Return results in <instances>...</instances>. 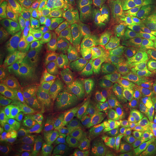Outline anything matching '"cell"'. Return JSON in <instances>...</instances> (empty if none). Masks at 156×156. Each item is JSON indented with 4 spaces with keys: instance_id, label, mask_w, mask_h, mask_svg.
Wrapping results in <instances>:
<instances>
[{
    "instance_id": "3",
    "label": "cell",
    "mask_w": 156,
    "mask_h": 156,
    "mask_svg": "<svg viewBox=\"0 0 156 156\" xmlns=\"http://www.w3.org/2000/svg\"><path fill=\"white\" fill-rule=\"evenodd\" d=\"M18 37L21 51L27 57L51 67L56 66V53L58 44L44 38L39 33L24 11L20 20Z\"/></svg>"
},
{
    "instance_id": "30",
    "label": "cell",
    "mask_w": 156,
    "mask_h": 156,
    "mask_svg": "<svg viewBox=\"0 0 156 156\" xmlns=\"http://www.w3.org/2000/svg\"><path fill=\"white\" fill-rule=\"evenodd\" d=\"M154 67L153 76L147 84L151 91L156 92V54L154 55Z\"/></svg>"
},
{
    "instance_id": "13",
    "label": "cell",
    "mask_w": 156,
    "mask_h": 156,
    "mask_svg": "<svg viewBox=\"0 0 156 156\" xmlns=\"http://www.w3.org/2000/svg\"><path fill=\"white\" fill-rule=\"evenodd\" d=\"M92 79L95 83L103 87L114 86L120 80L118 62L110 56L94 50L89 56Z\"/></svg>"
},
{
    "instance_id": "6",
    "label": "cell",
    "mask_w": 156,
    "mask_h": 156,
    "mask_svg": "<svg viewBox=\"0 0 156 156\" xmlns=\"http://www.w3.org/2000/svg\"><path fill=\"white\" fill-rule=\"evenodd\" d=\"M23 13L20 1H14L1 10L0 17V50L3 59L16 56L21 52L19 44V24Z\"/></svg>"
},
{
    "instance_id": "27",
    "label": "cell",
    "mask_w": 156,
    "mask_h": 156,
    "mask_svg": "<svg viewBox=\"0 0 156 156\" xmlns=\"http://www.w3.org/2000/svg\"><path fill=\"white\" fill-rule=\"evenodd\" d=\"M76 79L83 82L84 83L90 86L93 82L92 79V71L89 57L79 59L76 62Z\"/></svg>"
},
{
    "instance_id": "15",
    "label": "cell",
    "mask_w": 156,
    "mask_h": 156,
    "mask_svg": "<svg viewBox=\"0 0 156 156\" xmlns=\"http://www.w3.org/2000/svg\"><path fill=\"white\" fill-rule=\"evenodd\" d=\"M77 59L68 51L61 43L57 45L56 53V67L60 78L62 89L66 94L69 92L76 80Z\"/></svg>"
},
{
    "instance_id": "5",
    "label": "cell",
    "mask_w": 156,
    "mask_h": 156,
    "mask_svg": "<svg viewBox=\"0 0 156 156\" xmlns=\"http://www.w3.org/2000/svg\"><path fill=\"white\" fill-rule=\"evenodd\" d=\"M26 59L31 76V103L38 108L61 92L60 78L53 67L30 57Z\"/></svg>"
},
{
    "instance_id": "22",
    "label": "cell",
    "mask_w": 156,
    "mask_h": 156,
    "mask_svg": "<svg viewBox=\"0 0 156 156\" xmlns=\"http://www.w3.org/2000/svg\"><path fill=\"white\" fill-rule=\"evenodd\" d=\"M140 144L146 156L156 155V109L150 122L140 132Z\"/></svg>"
},
{
    "instance_id": "23",
    "label": "cell",
    "mask_w": 156,
    "mask_h": 156,
    "mask_svg": "<svg viewBox=\"0 0 156 156\" xmlns=\"http://www.w3.org/2000/svg\"><path fill=\"white\" fill-rule=\"evenodd\" d=\"M113 26L100 30L95 37V50L101 54L115 57L118 56V51L114 44Z\"/></svg>"
},
{
    "instance_id": "14",
    "label": "cell",
    "mask_w": 156,
    "mask_h": 156,
    "mask_svg": "<svg viewBox=\"0 0 156 156\" xmlns=\"http://www.w3.org/2000/svg\"><path fill=\"white\" fill-rule=\"evenodd\" d=\"M128 135L120 128L117 121L104 123L89 132L90 148H101L125 143Z\"/></svg>"
},
{
    "instance_id": "16",
    "label": "cell",
    "mask_w": 156,
    "mask_h": 156,
    "mask_svg": "<svg viewBox=\"0 0 156 156\" xmlns=\"http://www.w3.org/2000/svg\"><path fill=\"white\" fill-rule=\"evenodd\" d=\"M116 117L111 116L104 112L94 101L87 98L83 108L79 113L77 121L83 132L87 134L89 130L110 122L117 121Z\"/></svg>"
},
{
    "instance_id": "31",
    "label": "cell",
    "mask_w": 156,
    "mask_h": 156,
    "mask_svg": "<svg viewBox=\"0 0 156 156\" xmlns=\"http://www.w3.org/2000/svg\"><path fill=\"white\" fill-rule=\"evenodd\" d=\"M144 51L147 52V53H150L154 55L156 54V28L154 29V35H153V38L151 41V44L149 46H147L146 49H144Z\"/></svg>"
},
{
    "instance_id": "33",
    "label": "cell",
    "mask_w": 156,
    "mask_h": 156,
    "mask_svg": "<svg viewBox=\"0 0 156 156\" xmlns=\"http://www.w3.org/2000/svg\"><path fill=\"white\" fill-rule=\"evenodd\" d=\"M42 156H72V155H66V154H59L56 151H51V152H49L47 154H45L44 155Z\"/></svg>"
},
{
    "instance_id": "25",
    "label": "cell",
    "mask_w": 156,
    "mask_h": 156,
    "mask_svg": "<svg viewBox=\"0 0 156 156\" xmlns=\"http://www.w3.org/2000/svg\"><path fill=\"white\" fill-rule=\"evenodd\" d=\"M154 55L144 50L140 51V56L134 75L140 80L148 83L154 73Z\"/></svg>"
},
{
    "instance_id": "18",
    "label": "cell",
    "mask_w": 156,
    "mask_h": 156,
    "mask_svg": "<svg viewBox=\"0 0 156 156\" xmlns=\"http://www.w3.org/2000/svg\"><path fill=\"white\" fill-rule=\"evenodd\" d=\"M125 33L128 47L138 50H144L151 44L154 28L146 26L133 19L125 29Z\"/></svg>"
},
{
    "instance_id": "21",
    "label": "cell",
    "mask_w": 156,
    "mask_h": 156,
    "mask_svg": "<svg viewBox=\"0 0 156 156\" xmlns=\"http://www.w3.org/2000/svg\"><path fill=\"white\" fill-rule=\"evenodd\" d=\"M142 0H126L123 4L115 23L113 24L114 31H124L130 21L139 13L141 8Z\"/></svg>"
},
{
    "instance_id": "20",
    "label": "cell",
    "mask_w": 156,
    "mask_h": 156,
    "mask_svg": "<svg viewBox=\"0 0 156 156\" xmlns=\"http://www.w3.org/2000/svg\"><path fill=\"white\" fill-rule=\"evenodd\" d=\"M113 87L123 93L130 101L147 93H149L148 90H150L145 82L140 80L136 76L122 78Z\"/></svg>"
},
{
    "instance_id": "4",
    "label": "cell",
    "mask_w": 156,
    "mask_h": 156,
    "mask_svg": "<svg viewBox=\"0 0 156 156\" xmlns=\"http://www.w3.org/2000/svg\"><path fill=\"white\" fill-rule=\"evenodd\" d=\"M89 140V132L87 134L83 132L77 118L64 106L56 130L54 151L66 155L81 156L86 149Z\"/></svg>"
},
{
    "instance_id": "26",
    "label": "cell",
    "mask_w": 156,
    "mask_h": 156,
    "mask_svg": "<svg viewBox=\"0 0 156 156\" xmlns=\"http://www.w3.org/2000/svg\"><path fill=\"white\" fill-rule=\"evenodd\" d=\"M134 21L146 26L156 28V0H143L139 13L134 17Z\"/></svg>"
},
{
    "instance_id": "19",
    "label": "cell",
    "mask_w": 156,
    "mask_h": 156,
    "mask_svg": "<svg viewBox=\"0 0 156 156\" xmlns=\"http://www.w3.org/2000/svg\"><path fill=\"white\" fill-rule=\"evenodd\" d=\"M89 89V85L85 84L80 80L76 79L72 85V88L66 95L65 106L67 107L69 111L76 118L88 98Z\"/></svg>"
},
{
    "instance_id": "10",
    "label": "cell",
    "mask_w": 156,
    "mask_h": 156,
    "mask_svg": "<svg viewBox=\"0 0 156 156\" xmlns=\"http://www.w3.org/2000/svg\"><path fill=\"white\" fill-rule=\"evenodd\" d=\"M88 98L94 101L104 112L111 116L122 118L125 115L130 101L114 87H103L93 81L89 86Z\"/></svg>"
},
{
    "instance_id": "12",
    "label": "cell",
    "mask_w": 156,
    "mask_h": 156,
    "mask_svg": "<svg viewBox=\"0 0 156 156\" xmlns=\"http://www.w3.org/2000/svg\"><path fill=\"white\" fill-rule=\"evenodd\" d=\"M1 70L9 82L31 103V76L26 56H12L2 62Z\"/></svg>"
},
{
    "instance_id": "1",
    "label": "cell",
    "mask_w": 156,
    "mask_h": 156,
    "mask_svg": "<svg viewBox=\"0 0 156 156\" xmlns=\"http://www.w3.org/2000/svg\"><path fill=\"white\" fill-rule=\"evenodd\" d=\"M66 95L62 91L48 100L19 126L16 144L23 156H42L54 151L56 133Z\"/></svg>"
},
{
    "instance_id": "9",
    "label": "cell",
    "mask_w": 156,
    "mask_h": 156,
    "mask_svg": "<svg viewBox=\"0 0 156 156\" xmlns=\"http://www.w3.org/2000/svg\"><path fill=\"white\" fill-rule=\"evenodd\" d=\"M66 31L62 41L64 48L77 60L88 58L95 50L97 32L89 26L79 25L63 17Z\"/></svg>"
},
{
    "instance_id": "32",
    "label": "cell",
    "mask_w": 156,
    "mask_h": 156,
    "mask_svg": "<svg viewBox=\"0 0 156 156\" xmlns=\"http://www.w3.org/2000/svg\"><path fill=\"white\" fill-rule=\"evenodd\" d=\"M17 1V0H1V10H4L6 6L9 5L11 3Z\"/></svg>"
},
{
    "instance_id": "24",
    "label": "cell",
    "mask_w": 156,
    "mask_h": 156,
    "mask_svg": "<svg viewBox=\"0 0 156 156\" xmlns=\"http://www.w3.org/2000/svg\"><path fill=\"white\" fill-rule=\"evenodd\" d=\"M140 51V50L127 47L119 52L117 56V62L122 74H134L139 59Z\"/></svg>"
},
{
    "instance_id": "28",
    "label": "cell",
    "mask_w": 156,
    "mask_h": 156,
    "mask_svg": "<svg viewBox=\"0 0 156 156\" xmlns=\"http://www.w3.org/2000/svg\"><path fill=\"white\" fill-rule=\"evenodd\" d=\"M125 143L118 145L101 147V148H90L85 156H121L124 149Z\"/></svg>"
},
{
    "instance_id": "7",
    "label": "cell",
    "mask_w": 156,
    "mask_h": 156,
    "mask_svg": "<svg viewBox=\"0 0 156 156\" xmlns=\"http://www.w3.org/2000/svg\"><path fill=\"white\" fill-rule=\"evenodd\" d=\"M29 101L9 81H2L0 86V123L2 130L11 127L22 118Z\"/></svg>"
},
{
    "instance_id": "8",
    "label": "cell",
    "mask_w": 156,
    "mask_h": 156,
    "mask_svg": "<svg viewBox=\"0 0 156 156\" xmlns=\"http://www.w3.org/2000/svg\"><path fill=\"white\" fill-rule=\"evenodd\" d=\"M155 109V97L150 93L131 101L119 122L121 130L127 134L145 128L153 119Z\"/></svg>"
},
{
    "instance_id": "17",
    "label": "cell",
    "mask_w": 156,
    "mask_h": 156,
    "mask_svg": "<svg viewBox=\"0 0 156 156\" xmlns=\"http://www.w3.org/2000/svg\"><path fill=\"white\" fill-rule=\"evenodd\" d=\"M126 0H108L95 11L88 26L98 32L100 30L113 26Z\"/></svg>"
},
{
    "instance_id": "34",
    "label": "cell",
    "mask_w": 156,
    "mask_h": 156,
    "mask_svg": "<svg viewBox=\"0 0 156 156\" xmlns=\"http://www.w3.org/2000/svg\"><path fill=\"white\" fill-rule=\"evenodd\" d=\"M152 156H156V155H152Z\"/></svg>"
},
{
    "instance_id": "11",
    "label": "cell",
    "mask_w": 156,
    "mask_h": 156,
    "mask_svg": "<svg viewBox=\"0 0 156 156\" xmlns=\"http://www.w3.org/2000/svg\"><path fill=\"white\" fill-rule=\"evenodd\" d=\"M108 1V0H51L62 17L83 26L89 24L95 11Z\"/></svg>"
},
{
    "instance_id": "29",
    "label": "cell",
    "mask_w": 156,
    "mask_h": 156,
    "mask_svg": "<svg viewBox=\"0 0 156 156\" xmlns=\"http://www.w3.org/2000/svg\"><path fill=\"white\" fill-rule=\"evenodd\" d=\"M113 38H114L115 47V49L118 51V53L121 50H122L123 49L128 47L125 30L124 31H114V37Z\"/></svg>"
},
{
    "instance_id": "2",
    "label": "cell",
    "mask_w": 156,
    "mask_h": 156,
    "mask_svg": "<svg viewBox=\"0 0 156 156\" xmlns=\"http://www.w3.org/2000/svg\"><path fill=\"white\" fill-rule=\"evenodd\" d=\"M35 28L44 38L62 43L66 31L64 19L51 0H18Z\"/></svg>"
}]
</instances>
